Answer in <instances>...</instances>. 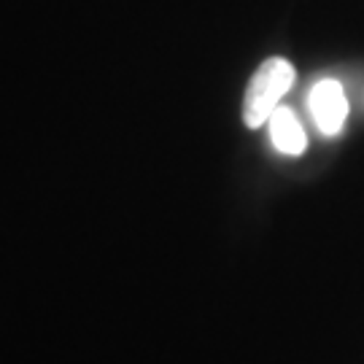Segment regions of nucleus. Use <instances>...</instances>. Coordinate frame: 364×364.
Returning <instances> with one entry per match:
<instances>
[{
  "mask_svg": "<svg viewBox=\"0 0 364 364\" xmlns=\"http://www.w3.org/2000/svg\"><path fill=\"white\" fill-rule=\"evenodd\" d=\"M291 84H294V68L289 60L284 57L264 60L248 81L243 97V122L248 127H262L264 122H270L281 97L291 90Z\"/></svg>",
  "mask_w": 364,
  "mask_h": 364,
  "instance_id": "obj_1",
  "label": "nucleus"
},
{
  "mask_svg": "<svg viewBox=\"0 0 364 364\" xmlns=\"http://www.w3.org/2000/svg\"><path fill=\"white\" fill-rule=\"evenodd\" d=\"M311 114L324 135H338L348 119L346 92L335 78H324L311 90Z\"/></svg>",
  "mask_w": 364,
  "mask_h": 364,
  "instance_id": "obj_2",
  "label": "nucleus"
},
{
  "mask_svg": "<svg viewBox=\"0 0 364 364\" xmlns=\"http://www.w3.org/2000/svg\"><path fill=\"white\" fill-rule=\"evenodd\" d=\"M270 135H273L275 149L289 156H297L308 149V135H305L291 108H281V105L275 108L273 117H270Z\"/></svg>",
  "mask_w": 364,
  "mask_h": 364,
  "instance_id": "obj_3",
  "label": "nucleus"
}]
</instances>
